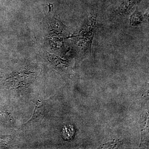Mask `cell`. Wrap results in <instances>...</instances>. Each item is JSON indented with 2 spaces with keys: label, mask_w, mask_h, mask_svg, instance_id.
Listing matches in <instances>:
<instances>
[{
  "label": "cell",
  "mask_w": 149,
  "mask_h": 149,
  "mask_svg": "<svg viewBox=\"0 0 149 149\" xmlns=\"http://www.w3.org/2000/svg\"><path fill=\"white\" fill-rule=\"evenodd\" d=\"M142 1L143 0H120L116 4V11L118 13H126Z\"/></svg>",
  "instance_id": "1"
},
{
  "label": "cell",
  "mask_w": 149,
  "mask_h": 149,
  "mask_svg": "<svg viewBox=\"0 0 149 149\" xmlns=\"http://www.w3.org/2000/svg\"><path fill=\"white\" fill-rule=\"evenodd\" d=\"M143 17L141 13L136 11L130 17V23L133 25L140 24L143 20Z\"/></svg>",
  "instance_id": "2"
},
{
  "label": "cell",
  "mask_w": 149,
  "mask_h": 149,
  "mask_svg": "<svg viewBox=\"0 0 149 149\" xmlns=\"http://www.w3.org/2000/svg\"><path fill=\"white\" fill-rule=\"evenodd\" d=\"M62 134L65 138L67 139H70L73 134V130L71 126L65 125L63 126L62 129Z\"/></svg>",
  "instance_id": "3"
}]
</instances>
